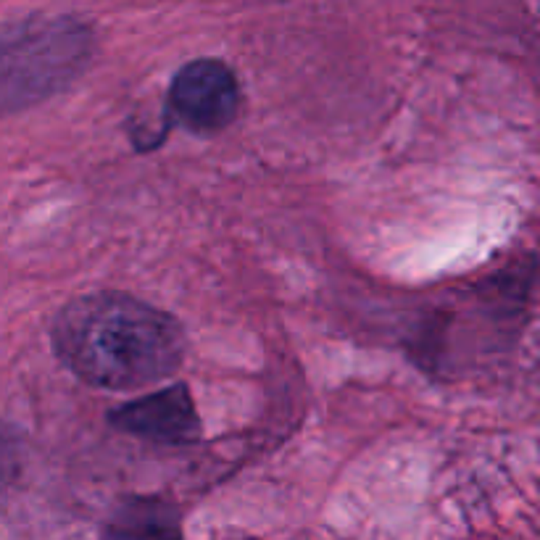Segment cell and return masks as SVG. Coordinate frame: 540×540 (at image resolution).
Instances as JSON below:
<instances>
[{
    "label": "cell",
    "instance_id": "1",
    "mask_svg": "<svg viewBox=\"0 0 540 540\" xmlns=\"http://www.w3.org/2000/svg\"><path fill=\"white\" fill-rule=\"evenodd\" d=\"M50 338L82 383L109 390L154 385L188 350L182 327L169 314L124 293H93L66 304Z\"/></svg>",
    "mask_w": 540,
    "mask_h": 540
},
{
    "label": "cell",
    "instance_id": "2",
    "mask_svg": "<svg viewBox=\"0 0 540 540\" xmlns=\"http://www.w3.org/2000/svg\"><path fill=\"white\" fill-rule=\"evenodd\" d=\"M93 50L95 35L77 16L35 13L0 24V116L66 90L87 69Z\"/></svg>",
    "mask_w": 540,
    "mask_h": 540
},
{
    "label": "cell",
    "instance_id": "3",
    "mask_svg": "<svg viewBox=\"0 0 540 540\" xmlns=\"http://www.w3.org/2000/svg\"><path fill=\"white\" fill-rule=\"evenodd\" d=\"M172 109L195 132L225 129L240 109L235 72L214 58L190 61L172 82Z\"/></svg>",
    "mask_w": 540,
    "mask_h": 540
},
{
    "label": "cell",
    "instance_id": "4",
    "mask_svg": "<svg viewBox=\"0 0 540 540\" xmlns=\"http://www.w3.org/2000/svg\"><path fill=\"white\" fill-rule=\"evenodd\" d=\"M111 425L129 435L172 446L193 443L200 435L193 395L185 385L166 387L154 395L119 406L111 412Z\"/></svg>",
    "mask_w": 540,
    "mask_h": 540
},
{
    "label": "cell",
    "instance_id": "5",
    "mask_svg": "<svg viewBox=\"0 0 540 540\" xmlns=\"http://www.w3.org/2000/svg\"><path fill=\"white\" fill-rule=\"evenodd\" d=\"M22 472V440L0 425V493H5Z\"/></svg>",
    "mask_w": 540,
    "mask_h": 540
}]
</instances>
